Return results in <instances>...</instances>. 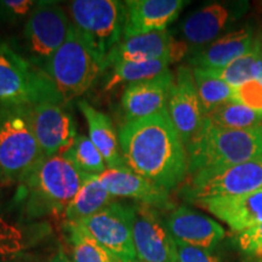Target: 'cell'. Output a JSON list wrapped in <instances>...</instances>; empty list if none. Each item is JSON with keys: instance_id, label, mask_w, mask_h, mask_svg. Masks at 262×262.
<instances>
[{"instance_id": "6da1fadb", "label": "cell", "mask_w": 262, "mask_h": 262, "mask_svg": "<svg viewBox=\"0 0 262 262\" xmlns=\"http://www.w3.org/2000/svg\"><path fill=\"white\" fill-rule=\"evenodd\" d=\"M118 137L127 168L159 187L171 191L188 175L187 150L166 110L125 122Z\"/></svg>"}, {"instance_id": "836d02e7", "label": "cell", "mask_w": 262, "mask_h": 262, "mask_svg": "<svg viewBox=\"0 0 262 262\" xmlns=\"http://www.w3.org/2000/svg\"><path fill=\"white\" fill-rule=\"evenodd\" d=\"M176 250H178V262H222L220 257L212 254V251L191 247L179 242H176Z\"/></svg>"}, {"instance_id": "7c38bea8", "label": "cell", "mask_w": 262, "mask_h": 262, "mask_svg": "<svg viewBox=\"0 0 262 262\" xmlns=\"http://www.w3.org/2000/svg\"><path fill=\"white\" fill-rule=\"evenodd\" d=\"M133 241L142 262H178L176 242L156 209L133 205Z\"/></svg>"}, {"instance_id": "d6a6232c", "label": "cell", "mask_w": 262, "mask_h": 262, "mask_svg": "<svg viewBox=\"0 0 262 262\" xmlns=\"http://www.w3.org/2000/svg\"><path fill=\"white\" fill-rule=\"evenodd\" d=\"M235 243L239 250L247 256L260 258L262 256V224L238 233Z\"/></svg>"}, {"instance_id": "83f0119b", "label": "cell", "mask_w": 262, "mask_h": 262, "mask_svg": "<svg viewBox=\"0 0 262 262\" xmlns=\"http://www.w3.org/2000/svg\"><path fill=\"white\" fill-rule=\"evenodd\" d=\"M214 125L229 130H247L262 124V116L244 104L229 101L206 116Z\"/></svg>"}, {"instance_id": "8fae6325", "label": "cell", "mask_w": 262, "mask_h": 262, "mask_svg": "<svg viewBox=\"0 0 262 262\" xmlns=\"http://www.w3.org/2000/svg\"><path fill=\"white\" fill-rule=\"evenodd\" d=\"M79 225L122 262L137 260L133 241V205L114 202Z\"/></svg>"}, {"instance_id": "1f68e13d", "label": "cell", "mask_w": 262, "mask_h": 262, "mask_svg": "<svg viewBox=\"0 0 262 262\" xmlns=\"http://www.w3.org/2000/svg\"><path fill=\"white\" fill-rule=\"evenodd\" d=\"M24 249V235L16 226L0 216V256L15 255Z\"/></svg>"}, {"instance_id": "ffe728a7", "label": "cell", "mask_w": 262, "mask_h": 262, "mask_svg": "<svg viewBox=\"0 0 262 262\" xmlns=\"http://www.w3.org/2000/svg\"><path fill=\"white\" fill-rule=\"evenodd\" d=\"M232 231L242 233L262 224V189L234 196H219L198 202Z\"/></svg>"}, {"instance_id": "f546056e", "label": "cell", "mask_w": 262, "mask_h": 262, "mask_svg": "<svg viewBox=\"0 0 262 262\" xmlns=\"http://www.w3.org/2000/svg\"><path fill=\"white\" fill-rule=\"evenodd\" d=\"M39 2L35 0H2L0 2V19L6 24H16L28 18Z\"/></svg>"}, {"instance_id": "cb8c5ba5", "label": "cell", "mask_w": 262, "mask_h": 262, "mask_svg": "<svg viewBox=\"0 0 262 262\" xmlns=\"http://www.w3.org/2000/svg\"><path fill=\"white\" fill-rule=\"evenodd\" d=\"M171 64L169 58L146 61V62H125L113 66L112 73L106 81L104 90L111 91L120 85H130L155 79L159 75L169 72Z\"/></svg>"}, {"instance_id": "4316f807", "label": "cell", "mask_w": 262, "mask_h": 262, "mask_svg": "<svg viewBox=\"0 0 262 262\" xmlns=\"http://www.w3.org/2000/svg\"><path fill=\"white\" fill-rule=\"evenodd\" d=\"M195 86L205 117L222 104L233 101V88L224 80L208 74L204 70L192 68Z\"/></svg>"}, {"instance_id": "4dcf8cb0", "label": "cell", "mask_w": 262, "mask_h": 262, "mask_svg": "<svg viewBox=\"0 0 262 262\" xmlns=\"http://www.w3.org/2000/svg\"><path fill=\"white\" fill-rule=\"evenodd\" d=\"M233 101L262 116V84L257 80H250L233 88Z\"/></svg>"}, {"instance_id": "9c48e42d", "label": "cell", "mask_w": 262, "mask_h": 262, "mask_svg": "<svg viewBox=\"0 0 262 262\" xmlns=\"http://www.w3.org/2000/svg\"><path fill=\"white\" fill-rule=\"evenodd\" d=\"M72 22L55 2H39L24 28L25 57L44 71L48 61L67 40Z\"/></svg>"}, {"instance_id": "44dd1931", "label": "cell", "mask_w": 262, "mask_h": 262, "mask_svg": "<svg viewBox=\"0 0 262 262\" xmlns=\"http://www.w3.org/2000/svg\"><path fill=\"white\" fill-rule=\"evenodd\" d=\"M257 35L251 26L233 29L208 47L191 54L188 63L192 68L217 70L231 64L254 48Z\"/></svg>"}, {"instance_id": "ac0fdd59", "label": "cell", "mask_w": 262, "mask_h": 262, "mask_svg": "<svg viewBox=\"0 0 262 262\" xmlns=\"http://www.w3.org/2000/svg\"><path fill=\"white\" fill-rule=\"evenodd\" d=\"M165 225L176 242L209 251L214 250L226 235L219 222L187 206H179L170 212Z\"/></svg>"}, {"instance_id": "4fadbf2b", "label": "cell", "mask_w": 262, "mask_h": 262, "mask_svg": "<svg viewBox=\"0 0 262 262\" xmlns=\"http://www.w3.org/2000/svg\"><path fill=\"white\" fill-rule=\"evenodd\" d=\"M166 111L183 145L187 147L201 131L206 118L195 86L193 70L188 66H180L176 71Z\"/></svg>"}, {"instance_id": "603a6c76", "label": "cell", "mask_w": 262, "mask_h": 262, "mask_svg": "<svg viewBox=\"0 0 262 262\" xmlns=\"http://www.w3.org/2000/svg\"><path fill=\"white\" fill-rule=\"evenodd\" d=\"M107 191L98 175H86L79 191L64 211L68 224H80L116 202Z\"/></svg>"}, {"instance_id": "277c9868", "label": "cell", "mask_w": 262, "mask_h": 262, "mask_svg": "<svg viewBox=\"0 0 262 262\" xmlns=\"http://www.w3.org/2000/svg\"><path fill=\"white\" fill-rule=\"evenodd\" d=\"M42 158L31 106L0 107V185L17 186Z\"/></svg>"}, {"instance_id": "3957f363", "label": "cell", "mask_w": 262, "mask_h": 262, "mask_svg": "<svg viewBox=\"0 0 262 262\" xmlns=\"http://www.w3.org/2000/svg\"><path fill=\"white\" fill-rule=\"evenodd\" d=\"M188 175L262 157V124L247 130L219 127L205 118L201 131L186 147Z\"/></svg>"}, {"instance_id": "2e32d148", "label": "cell", "mask_w": 262, "mask_h": 262, "mask_svg": "<svg viewBox=\"0 0 262 262\" xmlns=\"http://www.w3.org/2000/svg\"><path fill=\"white\" fill-rule=\"evenodd\" d=\"M98 178L114 198L122 196L135 199L137 204L147 205L156 210L172 208L169 191L134 172L126 165L107 169L103 173L98 175Z\"/></svg>"}, {"instance_id": "e0dca14e", "label": "cell", "mask_w": 262, "mask_h": 262, "mask_svg": "<svg viewBox=\"0 0 262 262\" xmlns=\"http://www.w3.org/2000/svg\"><path fill=\"white\" fill-rule=\"evenodd\" d=\"M189 2L183 0H126L124 37L166 31Z\"/></svg>"}, {"instance_id": "9a60e30c", "label": "cell", "mask_w": 262, "mask_h": 262, "mask_svg": "<svg viewBox=\"0 0 262 262\" xmlns=\"http://www.w3.org/2000/svg\"><path fill=\"white\" fill-rule=\"evenodd\" d=\"M189 52L185 41L178 40L168 31L153 32L123 38L108 57V67L125 62H146L169 58L171 63L181 61Z\"/></svg>"}, {"instance_id": "d6986e66", "label": "cell", "mask_w": 262, "mask_h": 262, "mask_svg": "<svg viewBox=\"0 0 262 262\" xmlns=\"http://www.w3.org/2000/svg\"><path fill=\"white\" fill-rule=\"evenodd\" d=\"M173 78L175 75L169 71L155 79L127 85L122 97L126 122L142 119L166 110Z\"/></svg>"}, {"instance_id": "e575fe53", "label": "cell", "mask_w": 262, "mask_h": 262, "mask_svg": "<svg viewBox=\"0 0 262 262\" xmlns=\"http://www.w3.org/2000/svg\"><path fill=\"white\" fill-rule=\"evenodd\" d=\"M48 262H73L71 258H68L67 255H66L62 250H58L56 254H54L52 256L49 258Z\"/></svg>"}, {"instance_id": "7a4b0ae2", "label": "cell", "mask_w": 262, "mask_h": 262, "mask_svg": "<svg viewBox=\"0 0 262 262\" xmlns=\"http://www.w3.org/2000/svg\"><path fill=\"white\" fill-rule=\"evenodd\" d=\"M85 176L64 156L45 157L18 183L14 199L27 217L64 214Z\"/></svg>"}, {"instance_id": "f1b7e54d", "label": "cell", "mask_w": 262, "mask_h": 262, "mask_svg": "<svg viewBox=\"0 0 262 262\" xmlns=\"http://www.w3.org/2000/svg\"><path fill=\"white\" fill-rule=\"evenodd\" d=\"M63 156L86 175H101L107 170L102 155L89 136L78 135Z\"/></svg>"}, {"instance_id": "52a82bcc", "label": "cell", "mask_w": 262, "mask_h": 262, "mask_svg": "<svg viewBox=\"0 0 262 262\" xmlns=\"http://www.w3.org/2000/svg\"><path fill=\"white\" fill-rule=\"evenodd\" d=\"M42 101L62 102L48 74L9 44L0 42V107L33 106Z\"/></svg>"}, {"instance_id": "5bb4252c", "label": "cell", "mask_w": 262, "mask_h": 262, "mask_svg": "<svg viewBox=\"0 0 262 262\" xmlns=\"http://www.w3.org/2000/svg\"><path fill=\"white\" fill-rule=\"evenodd\" d=\"M33 129L44 157L63 156L78 136L77 125L61 101H42L31 106Z\"/></svg>"}, {"instance_id": "484cf974", "label": "cell", "mask_w": 262, "mask_h": 262, "mask_svg": "<svg viewBox=\"0 0 262 262\" xmlns=\"http://www.w3.org/2000/svg\"><path fill=\"white\" fill-rule=\"evenodd\" d=\"M262 51V37L257 34L254 48L247 55L242 56L238 60L232 62L231 64L217 70H204L206 73L224 80L225 83L231 85L232 88H237L239 85L256 78V64L258 56ZM201 70V68H199Z\"/></svg>"}, {"instance_id": "ba28073f", "label": "cell", "mask_w": 262, "mask_h": 262, "mask_svg": "<svg viewBox=\"0 0 262 262\" xmlns=\"http://www.w3.org/2000/svg\"><path fill=\"white\" fill-rule=\"evenodd\" d=\"M262 189V157L222 166L202 170L191 175L181 188L187 202L194 203L219 196H234Z\"/></svg>"}, {"instance_id": "7402d4cb", "label": "cell", "mask_w": 262, "mask_h": 262, "mask_svg": "<svg viewBox=\"0 0 262 262\" xmlns=\"http://www.w3.org/2000/svg\"><path fill=\"white\" fill-rule=\"evenodd\" d=\"M78 107L88 123L89 139L102 155L107 169L125 166L122 150H120L119 137L110 118L86 101H79Z\"/></svg>"}, {"instance_id": "8d00e7d4", "label": "cell", "mask_w": 262, "mask_h": 262, "mask_svg": "<svg viewBox=\"0 0 262 262\" xmlns=\"http://www.w3.org/2000/svg\"><path fill=\"white\" fill-rule=\"evenodd\" d=\"M258 260H260V262H262V256H261L260 258H258Z\"/></svg>"}, {"instance_id": "30bf717a", "label": "cell", "mask_w": 262, "mask_h": 262, "mask_svg": "<svg viewBox=\"0 0 262 262\" xmlns=\"http://www.w3.org/2000/svg\"><path fill=\"white\" fill-rule=\"evenodd\" d=\"M249 2L210 3L192 12L180 26L182 41L193 52L232 32L234 25L247 14Z\"/></svg>"}, {"instance_id": "74e56055", "label": "cell", "mask_w": 262, "mask_h": 262, "mask_svg": "<svg viewBox=\"0 0 262 262\" xmlns=\"http://www.w3.org/2000/svg\"><path fill=\"white\" fill-rule=\"evenodd\" d=\"M134 262H142V261H139V260H136V261H134Z\"/></svg>"}, {"instance_id": "5b68a950", "label": "cell", "mask_w": 262, "mask_h": 262, "mask_svg": "<svg viewBox=\"0 0 262 262\" xmlns=\"http://www.w3.org/2000/svg\"><path fill=\"white\" fill-rule=\"evenodd\" d=\"M68 10L72 25L106 71L108 57L124 37V2L74 0L70 3Z\"/></svg>"}, {"instance_id": "d590c367", "label": "cell", "mask_w": 262, "mask_h": 262, "mask_svg": "<svg viewBox=\"0 0 262 262\" xmlns=\"http://www.w3.org/2000/svg\"><path fill=\"white\" fill-rule=\"evenodd\" d=\"M255 80H257L258 83L262 84V51H261L260 56H258V60H257L256 78H255Z\"/></svg>"}, {"instance_id": "d4e9b609", "label": "cell", "mask_w": 262, "mask_h": 262, "mask_svg": "<svg viewBox=\"0 0 262 262\" xmlns=\"http://www.w3.org/2000/svg\"><path fill=\"white\" fill-rule=\"evenodd\" d=\"M73 262H122L79 225L66 224Z\"/></svg>"}, {"instance_id": "8992f818", "label": "cell", "mask_w": 262, "mask_h": 262, "mask_svg": "<svg viewBox=\"0 0 262 262\" xmlns=\"http://www.w3.org/2000/svg\"><path fill=\"white\" fill-rule=\"evenodd\" d=\"M103 71V66L73 25L67 40L52 55L44 68L63 103H70L86 94Z\"/></svg>"}]
</instances>
